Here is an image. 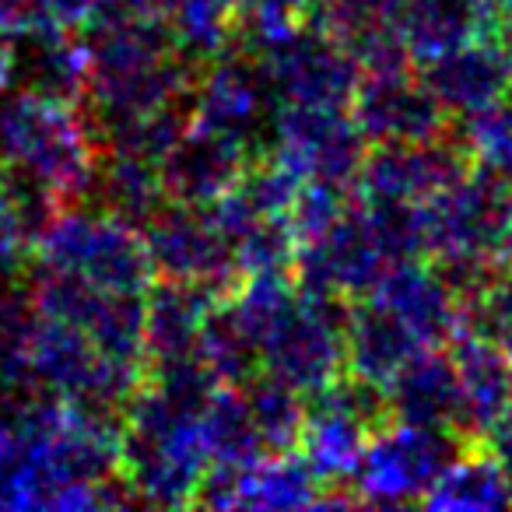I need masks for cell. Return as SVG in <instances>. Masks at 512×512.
Returning <instances> with one entry per match:
<instances>
[{"label": "cell", "instance_id": "obj_1", "mask_svg": "<svg viewBox=\"0 0 512 512\" xmlns=\"http://www.w3.org/2000/svg\"><path fill=\"white\" fill-rule=\"evenodd\" d=\"M509 88L512 85L509 71H505V57L474 39V43H463L456 50L442 53L432 71L428 92L435 95L439 106L460 109L463 116H474L481 109L505 102Z\"/></svg>", "mask_w": 512, "mask_h": 512}, {"label": "cell", "instance_id": "obj_2", "mask_svg": "<svg viewBox=\"0 0 512 512\" xmlns=\"http://www.w3.org/2000/svg\"><path fill=\"white\" fill-rule=\"evenodd\" d=\"M453 369L460 379L463 425L474 432H491V425L512 407L509 348H502L495 337H470L456 348Z\"/></svg>", "mask_w": 512, "mask_h": 512}, {"label": "cell", "instance_id": "obj_3", "mask_svg": "<svg viewBox=\"0 0 512 512\" xmlns=\"http://www.w3.org/2000/svg\"><path fill=\"white\" fill-rule=\"evenodd\" d=\"M432 488L428 505H449V509H505L512 502L509 474L488 453H467L463 460H453Z\"/></svg>", "mask_w": 512, "mask_h": 512}, {"label": "cell", "instance_id": "obj_4", "mask_svg": "<svg viewBox=\"0 0 512 512\" xmlns=\"http://www.w3.org/2000/svg\"><path fill=\"white\" fill-rule=\"evenodd\" d=\"M404 404L407 418L428 428H453L463 421V397L460 379H456L453 362L446 358H421L404 376Z\"/></svg>", "mask_w": 512, "mask_h": 512}, {"label": "cell", "instance_id": "obj_5", "mask_svg": "<svg viewBox=\"0 0 512 512\" xmlns=\"http://www.w3.org/2000/svg\"><path fill=\"white\" fill-rule=\"evenodd\" d=\"M502 57H505V71H509V85H512V25H509V32H505V50H502Z\"/></svg>", "mask_w": 512, "mask_h": 512}, {"label": "cell", "instance_id": "obj_6", "mask_svg": "<svg viewBox=\"0 0 512 512\" xmlns=\"http://www.w3.org/2000/svg\"><path fill=\"white\" fill-rule=\"evenodd\" d=\"M491 8H495V11H512V0H491Z\"/></svg>", "mask_w": 512, "mask_h": 512}]
</instances>
